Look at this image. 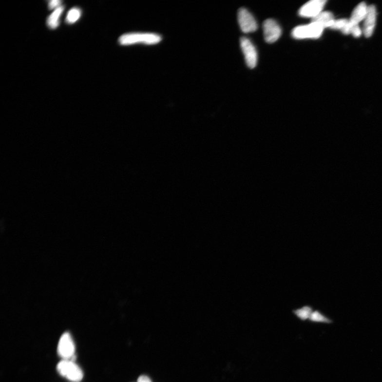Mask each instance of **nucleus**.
I'll use <instances>...</instances> for the list:
<instances>
[{
    "label": "nucleus",
    "instance_id": "obj_18",
    "mask_svg": "<svg viewBox=\"0 0 382 382\" xmlns=\"http://www.w3.org/2000/svg\"><path fill=\"white\" fill-rule=\"evenodd\" d=\"M351 34L356 38L360 37L362 34L361 29L358 26H354L352 28Z\"/></svg>",
    "mask_w": 382,
    "mask_h": 382
},
{
    "label": "nucleus",
    "instance_id": "obj_3",
    "mask_svg": "<svg viewBox=\"0 0 382 382\" xmlns=\"http://www.w3.org/2000/svg\"><path fill=\"white\" fill-rule=\"evenodd\" d=\"M324 28L312 22L308 25L297 26L292 30V37L295 39L317 38L321 37Z\"/></svg>",
    "mask_w": 382,
    "mask_h": 382
},
{
    "label": "nucleus",
    "instance_id": "obj_6",
    "mask_svg": "<svg viewBox=\"0 0 382 382\" xmlns=\"http://www.w3.org/2000/svg\"><path fill=\"white\" fill-rule=\"evenodd\" d=\"M240 44L248 66L251 69L255 68L257 64L258 54L254 46L246 38H241Z\"/></svg>",
    "mask_w": 382,
    "mask_h": 382
},
{
    "label": "nucleus",
    "instance_id": "obj_11",
    "mask_svg": "<svg viewBox=\"0 0 382 382\" xmlns=\"http://www.w3.org/2000/svg\"><path fill=\"white\" fill-rule=\"evenodd\" d=\"M334 21L335 20L334 19L332 14L330 13V12L327 11L322 12L319 15L312 19V22L319 24L324 29L327 27L331 28Z\"/></svg>",
    "mask_w": 382,
    "mask_h": 382
},
{
    "label": "nucleus",
    "instance_id": "obj_13",
    "mask_svg": "<svg viewBox=\"0 0 382 382\" xmlns=\"http://www.w3.org/2000/svg\"><path fill=\"white\" fill-rule=\"evenodd\" d=\"M64 10L63 7L61 6L53 12V13L48 18L47 23V25L51 29H55L59 25V19L60 18Z\"/></svg>",
    "mask_w": 382,
    "mask_h": 382
},
{
    "label": "nucleus",
    "instance_id": "obj_14",
    "mask_svg": "<svg viewBox=\"0 0 382 382\" xmlns=\"http://www.w3.org/2000/svg\"><path fill=\"white\" fill-rule=\"evenodd\" d=\"M309 320L314 323L330 324L332 322L331 319L318 310H314Z\"/></svg>",
    "mask_w": 382,
    "mask_h": 382
},
{
    "label": "nucleus",
    "instance_id": "obj_19",
    "mask_svg": "<svg viewBox=\"0 0 382 382\" xmlns=\"http://www.w3.org/2000/svg\"><path fill=\"white\" fill-rule=\"evenodd\" d=\"M137 382H152L150 378L147 377L146 375H141L138 378Z\"/></svg>",
    "mask_w": 382,
    "mask_h": 382
},
{
    "label": "nucleus",
    "instance_id": "obj_16",
    "mask_svg": "<svg viewBox=\"0 0 382 382\" xmlns=\"http://www.w3.org/2000/svg\"><path fill=\"white\" fill-rule=\"evenodd\" d=\"M349 20L347 19H340L334 21L332 26L331 28L340 29L342 32L344 31L345 28L347 27L348 24Z\"/></svg>",
    "mask_w": 382,
    "mask_h": 382
},
{
    "label": "nucleus",
    "instance_id": "obj_9",
    "mask_svg": "<svg viewBox=\"0 0 382 382\" xmlns=\"http://www.w3.org/2000/svg\"><path fill=\"white\" fill-rule=\"evenodd\" d=\"M377 11L374 5L367 7V13L364 21L363 32L366 38L371 37L375 26Z\"/></svg>",
    "mask_w": 382,
    "mask_h": 382
},
{
    "label": "nucleus",
    "instance_id": "obj_8",
    "mask_svg": "<svg viewBox=\"0 0 382 382\" xmlns=\"http://www.w3.org/2000/svg\"><path fill=\"white\" fill-rule=\"evenodd\" d=\"M263 27L265 38L268 43L275 42L281 36V28L275 20L271 19L265 20Z\"/></svg>",
    "mask_w": 382,
    "mask_h": 382
},
{
    "label": "nucleus",
    "instance_id": "obj_2",
    "mask_svg": "<svg viewBox=\"0 0 382 382\" xmlns=\"http://www.w3.org/2000/svg\"><path fill=\"white\" fill-rule=\"evenodd\" d=\"M57 370L63 377L73 382H79L83 377L81 369L74 361L63 360L57 365Z\"/></svg>",
    "mask_w": 382,
    "mask_h": 382
},
{
    "label": "nucleus",
    "instance_id": "obj_7",
    "mask_svg": "<svg viewBox=\"0 0 382 382\" xmlns=\"http://www.w3.org/2000/svg\"><path fill=\"white\" fill-rule=\"evenodd\" d=\"M326 2L325 0H312L303 5L298 14L301 17L313 19L322 13Z\"/></svg>",
    "mask_w": 382,
    "mask_h": 382
},
{
    "label": "nucleus",
    "instance_id": "obj_5",
    "mask_svg": "<svg viewBox=\"0 0 382 382\" xmlns=\"http://www.w3.org/2000/svg\"><path fill=\"white\" fill-rule=\"evenodd\" d=\"M238 20L242 31L244 33L254 32L258 29L257 23L254 18L246 9H239Z\"/></svg>",
    "mask_w": 382,
    "mask_h": 382
},
{
    "label": "nucleus",
    "instance_id": "obj_12",
    "mask_svg": "<svg viewBox=\"0 0 382 382\" xmlns=\"http://www.w3.org/2000/svg\"><path fill=\"white\" fill-rule=\"evenodd\" d=\"M313 311L314 310L312 306H305L292 310V313L298 319L302 321H306L309 320Z\"/></svg>",
    "mask_w": 382,
    "mask_h": 382
},
{
    "label": "nucleus",
    "instance_id": "obj_4",
    "mask_svg": "<svg viewBox=\"0 0 382 382\" xmlns=\"http://www.w3.org/2000/svg\"><path fill=\"white\" fill-rule=\"evenodd\" d=\"M57 353L63 360H71L75 359V345L69 333L66 332L63 334L59 340Z\"/></svg>",
    "mask_w": 382,
    "mask_h": 382
},
{
    "label": "nucleus",
    "instance_id": "obj_10",
    "mask_svg": "<svg viewBox=\"0 0 382 382\" xmlns=\"http://www.w3.org/2000/svg\"><path fill=\"white\" fill-rule=\"evenodd\" d=\"M367 10V7L365 3L362 2L358 4L353 11L350 19L349 20L350 25L353 27L358 26V23L365 19Z\"/></svg>",
    "mask_w": 382,
    "mask_h": 382
},
{
    "label": "nucleus",
    "instance_id": "obj_15",
    "mask_svg": "<svg viewBox=\"0 0 382 382\" xmlns=\"http://www.w3.org/2000/svg\"><path fill=\"white\" fill-rule=\"evenodd\" d=\"M81 15V11L78 8L71 9L67 16L66 21L69 24H73L78 20Z\"/></svg>",
    "mask_w": 382,
    "mask_h": 382
},
{
    "label": "nucleus",
    "instance_id": "obj_17",
    "mask_svg": "<svg viewBox=\"0 0 382 382\" xmlns=\"http://www.w3.org/2000/svg\"><path fill=\"white\" fill-rule=\"evenodd\" d=\"M61 3V1H59V0H52V1H50L49 3V7L50 9H54L55 8L57 9L59 7H61L60 5Z\"/></svg>",
    "mask_w": 382,
    "mask_h": 382
},
{
    "label": "nucleus",
    "instance_id": "obj_1",
    "mask_svg": "<svg viewBox=\"0 0 382 382\" xmlns=\"http://www.w3.org/2000/svg\"><path fill=\"white\" fill-rule=\"evenodd\" d=\"M162 38L159 34L151 33H131L121 36L119 43L123 46L138 44L154 45L160 42Z\"/></svg>",
    "mask_w": 382,
    "mask_h": 382
}]
</instances>
